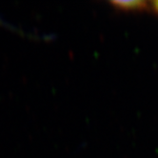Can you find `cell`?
I'll use <instances>...</instances> for the list:
<instances>
[{
    "mask_svg": "<svg viewBox=\"0 0 158 158\" xmlns=\"http://www.w3.org/2000/svg\"><path fill=\"white\" fill-rule=\"evenodd\" d=\"M155 7H156V10H157V12H158V1L155 3Z\"/></svg>",
    "mask_w": 158,
    "mask_h": 158,
    "instance_id": "obj_2",
    "label": "cell"
},
{
    "mask_svg": "<svg viewBox=\"0 0 158 158\" xmlns=\"http://www.w3.org/2000/svg\"><path fill=\"white\" fill-rule=\"evenodd\" d=\"M111 4L118 10H131V12L142 10L148 6V4L145 1H138V0H132V1H114Z\"/></svg>",
    "mask_w": 158,
    "mask_h": 158,
    "instance_id": "obj_1",
    "label": "cell"
}]
</instances>
